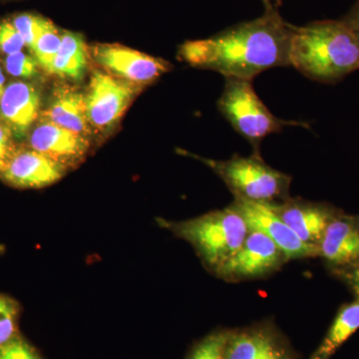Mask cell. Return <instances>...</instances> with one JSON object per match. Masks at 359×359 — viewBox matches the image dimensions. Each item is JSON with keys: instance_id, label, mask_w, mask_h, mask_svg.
<instances>
[{"instance_id": "cb8c5ba5", "label": "cell", "mask_w": 359, "mask_h": 359, "mask_svg": "<svg viewBox=\"0 0 359 359\" xmlns=\"http://www.w3.org/2000/svg\"><path fill=\"white\" fill-rule=\"evenodd\" d=\"M0 359H42L36 349L20 334L0 347Z\"/></svg>"}, {"instance_id": "7c38bea8", "label": "cell", "mask_w": 359, "mask_h": 359, "mask_svg": "<svg viewBox=\"0 0 359 359\" xmlns=\"http://www.w3.org/2000/svg\"><path fill=\"white\" fill-rule=\"evenodd\" d=\"M320 257L330 271L359 264V215L341 212L330 222L320 242Z\"/></svg>"}, {"instance_id": "4fadbf2b", "label": "cell", "mask_w": 359, "mask_h": 359, "mask_svg": "<svg viewBox=\"0 0 359 359\" xmlns=\"http://www.w3.org/2000/svg\"><path fill=\"white\" fill-rule=\"evenodd\" d=\"M30 147L67 168L79 162L88 152L87 136L54 123L43 121L33 130Z\"/></svg>"}, {"instance_id": "f1b7e54d", "label": "cell", "mask_w": 359, "mask_h": 359, "mask_svg": "<svg viewBox=\"0 0 359 359\" xmlns=\"http://www.w3.org/2000/svg\"><path fill=\"white\" fill-rule=\"evenodd\" d=\"M4 82H6V78H4V72H2L1 67H0V98H1L4 89H6Z\"/></svg>"}, {"instance_id": "44dd1931", "label": "cell", "mask_w": 359, "mask_h": 359, "mask_svg": "<svg viewBox=\"0 0 359 359\" xmlns=\"http://www.w3.org/2000/svg\"><path fill=\"white\" fill-rule=\"evenodd\" d=\"M231 332H218L208 335L196 346L187 359H224Z\"/></svg>"}, {"instance_id": "603a6c76", "label": "cell", "mask_w": 359, "mask_h": 359, "mask_svg": "<svg viewBox=\"0 0 359 359\" xmlns=\"http://www.w3.org/2000/svg\"><path fill=\"white\" fill-rule=\"evenodd\" d=\"M6 68L9 74L15 77L32 78L37 73L36 59L23 53L22 51L18 53L11 54L6 59Z\"/></svg>"}, {"instance_id": "5bb4252c", "label": "cell", "mask_w": 359, "mask_h": 359, "mask_svg": "<svg viewBox=\"0 0 359 359\" xmlns=\"http://www.w3.org/2000/svg\"><path fill=\"white\" fill-rule=\"evenodd\" d=\"M40 96L32 85L13 82L0 98V114L11 132L23 136L39 116Z\"/></svg>"}, {"instance_id": "1f68e13d", "label": "cell", "mask_w": 359, "mask_h": 359, "mask_svg": "<svg viewBox=\"0 0 359 359\" xmlns=\"http://www.w3.org/2000/svg\"><path fill=\"white\" fill-rule=\"evenodd\" d=\"M358 36H359V33H358Z\"/></svg>"}, {"instance_id": "5b68a950", "label": "cell", "mask_w": 359, "mask_h": 359, "mask_svg": "<svg viewBox=\"0 0 359 359\" xmlns=\"http://www.w3.org/2000/svg\"><path fill=\"white\" fill-rule=\"evenodd\" d=\"M218 108L233 128L255 147L266 136L278 133L285 127H308L302 122L276 117L257 95L250 80L226 78Z\"/></svg>"}, {"instance_id": "9c48e42d", "label": "cell", "mask_w": 359, "mask_h": 359, "mask_svg": "<svg viewBox=\"0 0 359 359\" xmlns=\"http://www.w3.org/2000/svg\"><path fill=\"white\" fill-rule=\"evenodd\" d=\"M93 56L104 69L137 85L152 83L169 71L166 61L121 45H98Z\"/></svg>"}, {"instance_id": "30bf717a", "label": "cell", "mask_w": 359, "mask_h": 359, "mask_svg": "<svg viewBox=\"0 0 359 359\" xmlns=\"http://www.w3.org/2000/svg\"><path fill=\"white\" fill-rule=\"evenodd\" d=\"M269 205L302 242L313 245L318 250L328 224L342 212L327 203L309 202L290 198Z\"/></svg>"}, {"instance_id": "ba28073f", "label": "cell", "mask_w": 359, "mask_h": 359, "mask_svg": "<svg viewBox=\"0 0 359 359\" xmlns=\"http://www.w3.org/2000/svg\"><path fill=\"white\" fill-rule=\"evenodd\" d=\"M233 208L245 221L250 230L261 231L285 252L287 259L320 257V250L306 244L271 209V205L235 198Z\"/></svg>"}, {"instance_id": "9a60e30c", "label": "cell", "mask_w": 359, "mask_h": 359, "mask_svg": "<svg viewBox=\"0 0 359 359\" xmlns=\"http://www.w3.org/2000/svg\"><path fill=\"white\" fill-rule=\"evenodd\" d=\"M290 354L278 334L268 327H254L230 334L224 359H282Z\"/></svg>"}, {"instance_id": "d6986e66", "label": "cell", "mask_w": 359, "mask_h": 359, "mask_svg": "<svg viewBox=\"0 0 359 359\" xmlns=\"http://www.w3.org/2000/svg\"><path fill=\"white\" fill-rule=\"evenodd\" d=\"M60 45L61 34H59L57 28L54 26L53 23L46 20L43 28L32 49L37 63L46 72L57 54Z\"/></svg>"}, {"instance_id": "484cf974", "label": "cell", "mask_w": 359, "mask_h": 359, "mask_svg": "<svg viewBox=\"0 0 359 359\" xmlns=\"http://www.w3.org/2000/svg\"><path fill=\"white\" fill-rule=\"evenodd\" d=\"M340 280H342L354 295V299L359 301V264L347 268L330 271Z\"/></svg>"}, {"instance_id": "52a82bcc", "label": "cell", "mask_w": 359, "mask_h": 359, "mask_svg": "<svg viewBox=\"0 0 359 359\" xmlns=\"http://www.w3.org/2000/svg\"><path fill=\"white\" fill-rule=\"evenodd\" d=\"M135 94L134 85L106 73H93L85 94L90 126L110 128L124 114Z\"/></svg>"}, {"instance_id": "7a4b0ae2", "label": "cell", "mask_w": 359, "mask_h": 359, "mask_svg": "<svg viewBox=\"0 0 359 359\" xmlns=\"http://www.w3.org/2000/svg\"><path fill=\"white\" fill-rule=\"evenodd\" d=\"M290 65L321 83H337L359 69V36L341 20L295 26Z\"/></svg>"}, {"instance_id": "3957f363", "label": "cell", "mask_w": 359, "mask_h": 359, "mask_svg": "<svg viewBox=\"0 0 359 359\" xmlns=\"http://www.w3.org/2000/svg\"><path fill=\"white\" fill-rule=\"evenodd\" d=\"M159 224L190 243L212 271L237 252L250 231L242 215L231 205L188 221L173 223L160 219Z\"/></svg>"}, {"instance_id": "4dcf8cb0", "label": "cell", "mask_w": 359, "mask_h": 359, "mask_svg": "<svg viewBox=\"0 0 359 359\" xmlns=\"http://www.w3.org/2000/svg\"><path fill=\"white\" fill-rule=\"evenodd\" d=\"M275 1L276 2V4H278H278H280V2L283 1V0H275Z\"/></svg>"}, {"instance_id": "4316f807", "label": "cell", "mask_w": 359, "mask_h": 359, "mask_svg": "<svg viewBox=\"0 0 359 359\" xmlns=\"http://www.w3.org/2000/svg\"><path fill=\"white\" fill-rule=\"evenodd\" d=\"M16 149L13 142L11 130L6 124L0 122V171L6 166L7 161L13 154Z\"/></svg>"}, {"instance_id": "2e32d148", "label": "cell", "mask_w": 359, "mask_h": 359, "mask_svg": "<svg viewBox=\"0 0 359 359\" xmlns=\"http://www.w3.org/2000/svg\"><path fill=\"white\" fill-rule=\"evenodd\" d=\"M43 116L44 121L54 123L84 136L88 134L90 123L87 117L85 95L75 90H59Z\"/></svg>"}, {"instance_id": "277c9868", "label": "cell", "mask_w": 359, "mask_h": 359, "mask_svg": "<svg viewBox=\"0 0 359 359\" xmlns=\"http://www.w3.org/2000/svg\"><path fill=\"white\" fill-rule=\"evenodd\" d=\"M229 187L238 199L275 204L290 198L292 178L264 162L259 154L233 156L226 161L201 159Z\"/></svg>"}, {"instance_id": "6da1fadb", "label": "cell", "mask_w": 359, "mask_h": 359, "mask_svg": "<svg viewBox=\"0 0 359 359\" xmlns=\"http://www.w3.org/2000/svg\"><path fill=\"white\" fill-rule=\"evenodd\" d=\"M294 30L295 26L271 6L257 20L233 26L211 39L186 42L180 48V57L224 78L252 81L264 71L290 66Z\"/></svg>"}, {"instance_id": "7402d4cb", "label": "cell", "mask_w": 359, "mask_h": 359, "mask_svg": "<svg viewBox=\"0 0 359 359\" xmlns=\"http://www.w3.org/2000/svg\"><path fill=\"white\" fill-rule=\"evenodd\" d=\"M45 22H46L45 18L33 15V14H20L14 18L13 21V25L25 40V46H27L30 50L41 32Z\"/></svg>"}, {"instance_id": "83f0119b", "label": "cell", "mask_w": 359, "mask_h": 359, "mask_svg": "<svg viewBox=\"0 0 359 359\" xmlns=\"http://www.w3.org/2000/svg\"><path fill=\"white\" fill-rule=\"evenodd\" d=\"M341 20L344 21L347 26H349L353 32L359 33V0L351 7L348 13L341 18Z\"/></svg>"}, {"instance_id": "e0dca14e", "label": "cell", "mask_w": 359, "mask_h": 359, "mask_svg": "<svg viewBox=\"0 0 359 359\" xmlns=\"http://www.w3.org/2000/svg\"><path fill=\"white\" fill-rule=\"evenodd\" d=\"M359 330V301L344 304L311 359H332Z\"/></svg>"}, {"instance_id": "8992f818", "label": "cell", "mask_w": 359, "mask_h": 359, "mask_svg": "<svg viewBox=\"0 0 359 359\" xmlns=\"http://www.w3.org/2000/svg\"><path fill=\"white\" fill-rule=\"evenodd\" d=\"M287 261L285 252L271 238L261 231L250 230L242 247L214 271L229 282L254 280L278 271Z\"/></svg>"}, {"instance_id": "ac0fdd59", "label": "cell", "mask_w": 359, "mask_h": 359, "mask_svg": "<svg viewBox=\"0 0 359 359\" xmlns=\"http://www.w3.org/2000/svg\"><path fill=\"white\" fill-rule=\"evenodd\" d=\"M87 67V46L77 33L61 34L60 48L47 72L67 79L80 80Z\"/></svg>"}, {"instance_id": "f546056e", "label": "cell", "mask_w": 359, "mask_h": 359, "mask_svg": "<svg viewBox=\"0 0 359 359\" xmlns=\"http://www.w3.org/2000/svg\"><path fill=\"white\" fill-rule=\"evenodd\" d=\"M263 2L264 4V6H266V8H268V7L273 6L271 0H263Z\"/></svg>"}, {"instance_id": "ffe728a7", "label": "cell", "mask_w": 359, "mask_h": 359, "mask_svg": "<svg viewBox=\"0 0 359 359\" xmlns=\"http://www.w3.org/2000/svg\"><path fill=\"white\" fill-rule=\"evenodd\" d=\"M20 306L15 299L0 294V347L18 335Z\"/></svg>"}, {"instance_id": "d4e9b609", "label": "cell", "mask_w": 359, "mask_h": 359, "mask_svg": "<svg viewBox=\"0 0 359 359\" xmlns=\"http://www.w3.org/2000/svg\"><path fill=\"white\" fill-rule=\"evenodd\" d=\"M25 46V40L21 37L15 26L11 21L0 22V50L7 55L18 53Z\"/></svg>"}, {"instance_id": "8fae6325", "label": "cell", "mask_w": 359, "mask_h": 359, "mask_svg": "<svg viewBox=\"0 0 359 359\" xmlns=\"http://www.w3.org/2000/svg\"><path fill=\"white\" fill-rule=\"evenodd\" d=\"M66 168L33 150H15L0 171V179L20 189H39L56 183Z\"/></svg>"}]
</instances>
